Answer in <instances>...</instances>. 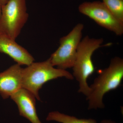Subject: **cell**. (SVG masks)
Listing matches in <instances>:
<instances>
[{
  "label": "cell",
  "mask_w": 123,
  "mask_h": 123,
  "mask_svg": "<svg viewBox=\"0 0 123 123\" xmlns=\"http://www.w3.org/2000/svg\"><path fill=\"white\" fill-rule=\"evenodd\" d=\"M123 78V60L121 57H114L111 60L109 66L100 72L93 84L89 86L90 90L86 97L88 109L104 108V95L118 88Z\"/></svg>",
  "instance_id": "cell-1"
},
{
  "label": "cell",
  "mask_w": 123,
  "mask_h": 123,
  "mask_svg": "<svg viewBox=\"0 0 123 123\" xmlns=\"http://www.w3.org/2000/svg\"><path fill=\"white\" fill-rule=\"evenodd\" d=\"M103 42L102 38H92L87 36L81 39L77 49L72 75L79 83L78 92L86 97L90 90L87 80L95 70L92 56L96 50L102 46Z\"/></svg>",
  "instance_id": "cell-2"
},
{
  "label": "cell",
  "mask_w": 123,
  "mask_h": 123,
  "mask_svg": "<svg viewBox=\"0 0 123 123\" xmlns=\"http://www.w3.org/2000/svg\"><path fill=\"white\" fill-rule=\"evenodd\" d=\"M54 67L49 58L43 62H33L23 68L22 88L29 91L36 99L40 101L39 91L46 82L61 77L74 79L72 74L68 71Z\"/></svg>",
  "instance_id": "cell-3"
},
{
  "label": "cell",
  "mask_w": 123,
  "mask_h": 123,
  "mask_svg": "<svg viewBox=\"0 0 123 123\" xmlns=\"http://www.w3.org/2000/svg\"><path fill=\"white\" fill-rule=\"evenodd\" d=\"M29 18L26 0H9L1 6L0 18V34L15 40Z\"/></svg>",
  "instance_id": "cell-4"
},
{
  "label": "cell",
  "mask_w": 123,
  "mask_h": 123,
  "mask_svg": "<svg viewBox=\"0 0 123 123\" xmlns=\"http://www.w3.org/2000/svg\"><path fill=\"white\" fill-rule=\"evenodd\" d=\"M84 28V24L78 23L68 35L61 38L59 47L49 58L53 66L63 70L72 68Z\"/></svg>",
  "instance_id": "cell-5"
},
{
  "label": "cell",
  "mask_w": 123,
  "mask_h": 123,
  "mask_svg": "<svg viewBox=\"0 0 123 123\" xmlns=\"http://www.w3.org/2000/svg\"><path fill=\"white\" fill-rule=\"evenodd\" d=\"M78 10L80 13L116 35H123V23L113 16L103 2L99 1L84 2L79 6Z\"/></svg>",
  "instance_id": "cell-6"
},
{
  "label": "cell",
  "mask_w": 123,
  "mask_h": 123,
  "mask_svg": "<svg viewBox=\"0 0 123 123\" xmlns=\"http://www.w3.org/2000/svg\"><path fill=\"white\" fill-rule=\"evenodd\" d=\"M21 65L17 63L0 73V95L7 99L22 88Z\"/></svg>",
  "instance_id": "cell-7"
},
{
  "label": "cell",
  "mask_w": 123,
  "mask_h": 123,
  "mask_svg": "<svg viewBox=\"0 0 123 123\" xmlns=\"http://www.w3.org/2000/svg\"><path fill=\"white\" fill-rule=\"evenodd\" d=\"M18 108L20 115L31 123H42L40 120L36 108V98L29 91L22 88L10 97Z\"/></svg>",
  "instance_id": "cell-8"
},
{
  "label": "cell",
  "mask_w": 123,
  "mask_h": 123,
  "mask_svg": "<svg viewBox=\"0 0 123 123\" xmlns=\"http://www.w3.org/2000/svg\"><path fill=\"white\" fill-rule=\"evenodd\" d=\"M0 52L8 55L20 65L29 66L34 61L28 51L7 36L0 34Z\"/></svg>",
  "instance_id": "cell-9"
},
{
  "label": "cell",
  "mask_w": 123,
  "mask_h": 123,
  "mask_svg": "<svg viewBox=\"0 0 123 123\" xmlns=\"http://www.w3.org/2000/svg\"><path fill=\"white\" fill-rule=\"evenodd\" d=\"M46 120L53 121L61 123H97L95 120L92 119H79L73 116L68 115L57 111L49 113Z\"/></svg>",
  "instance_id": "cell-10"
},
{
  "label": "cell",
  "mask_w": 123,
  "mask_h": 123,
  "mask_svg": "<svg viewBox=\"0 0 123 123\" xmlns=\"http://www.w3.org/2000/svg\"><path fill=\"white\" fill-rule=\"evenodd\" d=\"M102 2L117 20L123 24V0H102Z\"/></svg>",
  "instance_id": "cell-11"
},
{
  "label": "cell",
  "mask_w": 123,
  "mask_h": 123,
  "mask_svg": "<svg viewBox=\"0 0 123 123\" xmlns=\"http://www.w3.org/2000/svg\"><path fill=\"white\" fill-rule=\"evenodd\" d=\"M101 123H116L115 121H112L111 120H105L102 121Z\"/></svg>",
  "instance_id": "cell-12"
},
{
  "label": "cell",
  "mask_w": 123,
  "mask_h": 123,
  "mask_svg": "<svg viewBox=\"0 0 123 123\" xmlns=\"http://www.w3.org/2000/svg\"><path fill=\"white\" fill-rule=\"evenodd\" d=\"M8 1L9 0H0V3L1 6H2L7 4Z\"/></svg>",
  "instance_id": "cell-13"
},
{
  "label": "cell",
  "mask_w": 123,
  "mask_h": 123,
  "mask_svg": "<svg viewBox=\"0 0 123 123\" xmlns=\"http://www.w3.org/2000/svg\"><path fill=\"white\" fill-rule=\"evenodd\" d=\"M1 6L0 3V18L1 17Z\"/></svg>",
  "instance_id": "cell-14"
}]
</instances>
